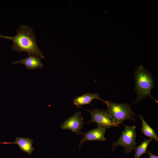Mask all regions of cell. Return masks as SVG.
Returning <instances> with one entry per match:
<instances>
[{
	"label": "cell",
	"instance_id": "obj_9",
	"mask_svg": "<svg viewBox=\"0 0 158 158\" xmlns=\"http://www.w3.org/2000/svg\"><path fill=\"white\" fill-rule=\"evenodd\" d=\"M16 141L14 142H3L0 143V144H16L18 145L20 149L23 152L30 155L35 148L32 146L33 142L32 139L29 138L16 137Z\"/></svg>",
	"mask_w": 158,
	"mask_h": 158
},
{
	"label": "cell",
	"instance_id": "obj_13",
	"mask_svg": "<svg viewBox=\"0 0 158 158\" xmlns=\"http://www.w3.org/2000/svg\"><path fill=\"white\" fill-rule=\"evenodd\" d=\"M146 153L147 154L149 155V158H158V156L154 155L150 151H147Z\"/></svg>",
	"mask_w": 158,
	"mask_h": 158
},
{
	"label": "cell",
	"instance_id": "obj_5",
	"mask_svg": "<svg viewBox=\"0 0 158 158\" xmlns=\"http://www.w3.org/2000/svg\"><path fill=\"white\" fill-rule=\"evenodd\" d=\"M88 111L91 116V120L87 122L89 123H96L98 127L108 129L111 127L118 126L114 119L103 109L97 108L90 110L83 108Z\"/></svg>",
	"mask_w": 158,
	"mask_h": 158
},
{
	"label": "cell",
	"instance_id": "obj_1",
	"mask_svg": "<svg viewBox=\"0 0 158 158\" xmlns=\"http://www.w3.org/2000/svg\"><path fill=\"white\" fill-rule=\"evenodd\" d=\"M17 33L10 37L0 35V38L12 41L11 49L18 52H25L28 55L37 56L45 59L44 56L38 46L36 37L33 29L27 25H22L16 30Z\"/></svg>",
	"mask_w": 158,
	"mask_h": 158
},
{
	"label": "cell",
	"instance_id": "obj_4",
	"mask_svg": "<svg viewBox=\"0 0 158 158\" xmlns=\"http://www.w3.org/2000/svg\"><path fill=\"white\" fill-rule=\"evenodd\" d=\"M124 126L125 128L118 140L112 143L113 148L111 150L112 152L116 147L121 146L124 148V152L128 154L132 152L137 144L136 126L126 125Z\"/></svg>",
	"mask_w": 158,
	"mask_h": 158
},
{
	"label": "cell",
	"instance_id": "obj_2",
	"mask_svg": "<svg viewBox=\"0 0 158 158\" xmlns=\"http://www.w3.org/2000/svg\"><path fill=\"white\" fill-rule=\"evenodd\" d=\"M134 79L135 83L134 91L137 98L133 104L142 102L148 96L158 103L151 94V90L154 85L153 77L150 72L142 65H139L136 69Z\"/></svg>",
	"mask_w": 158,
	"mask_h": 158
},
{
	"label": "cell",
	"instance_id": "obj_7",
	"mask_svg": "<svg viewBox=\"0 0 158 158\" xmlns=\"http://www.w3.org/2000/svg\"><path fill=\"white\" fill-rule=\"evenodd\" d=\"M106 129L98 127L97 128L89 130L83 134V137L80 142L79 148L86 141H104L106 140L105 134Z\"/></svg>",
	"mask_w": 158,
	"mask_h": 158
},
{
	"label": "cell",
	"instance_id": "obj_12",
	"mask_svg": "<svg viewBox=\"0 0 158 158\" xmlns=\"http://www.w3.org/2000/svg\"><path fill=\"white\" fill-rule=\"evenodd\" d=\"M153 140L151 138L145 139L139 146L134 149L135 155L134 158H140L144 154L146 153L149 144Z\"/></svg>",
	"mask_w": 158,
	"mask_h": 158
},
{
	"label": "cell",
	"instance_id": "obj_8",
	"mask_svg": "<svg viewBox=\"0 0 158 158\" xmlns=\"http://www.w3.org/2000/svg\"><path fill=\"white\" fill-rule=\"evenodd\" d=\"M20 64L24 65L28 69H40L43 67L41 58L37 56L28 55L26 58L12 62L10 64Z\"/></svg>",
	"mask_w": 158,
	"mask_h": 158
},
{
	"label": "cell",
	"instance_id": "obj_3",
	"mask_svg": "<svg viewBox=\"0 0 158 158\" xmlns=\"http://www.w3.org/2000/svg\"><path fill=\"white\" fill-rule=\"evenodd\" d=\"M105 104L107 106L106 112L114 119L118 127L125 120H130L133 123L136 121L135 113L131 109V105L117 103L109 100L106 101Z\"/></svg>",
	"mask_w": 158,
	"mask_h": 158
},
{
	"label": "cell",
	"instance_id": "obj_6",
	"mask_svg": "<svg viewBox=\"0 0 158 158\" xmlns=\"http://www.w3.org/2000/svg\"><path fill=\"white\" fill-rule=\"evenodd\" d=\"M84 124V119L82 116L81 112L78 111L65 120L61 125L60 127L63 130H70L78 135L83 134L82 130Z\"/></svg>",
	"mask_w": 158,
	"mask_h": 158
},
{
	"label": "cell",
	"instance_id": "obj_11",
	"mask_svg": "<svg viewBox=\"0 0 158 158\" xmlns=\"http://www.w3.org/2000/svg\"><path fill=\"white\" fill-rule=\"evenodd\" d=\"M139 117L142 122V126L141 131L142 133L146 136L158 141V136L156 134L155 130L152 128L145 120L142 116L139 115Z\"/></svg>",
	"mask_w": 158,
	"mask_h": 158
},
{
	"label": "cell",
	"instance_id": "obj_10",
	"mask_svg": "<svg viewBox=\"0 0 158 158\" xmlns=\"http://www.w3.org/2000/svg\"><path fill=\"white\" fill-rule=\"evenodd\" d=\"M95 99L101 101L105 103L106 102V101L103 100L99 97L98 94L88 92L74 98L73 99V103L76 107L80 108L86 104H89L91 105L92 101Z\"/></svg>",
	"mask_w": 158,
	"mask_h": 158
}]
</instances>
